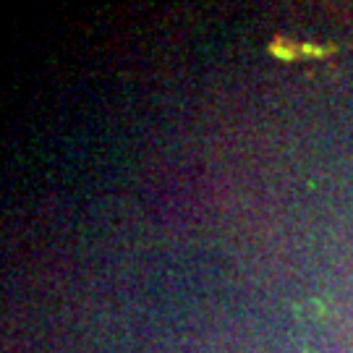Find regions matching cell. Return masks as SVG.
<instances>
[{
	"instance_id": "1",
	"label": "cell",
	"mask_w": 353,
	"mask_h": 353,
	"mask_svg": "<svg viewBox=\"0 0 353 353\" xmlns=\"http://www.w3.org/2000/svg\"><path fill=\"white\" fill-rule=\"evenodd\" d=\"M270 52L275 58H283V61H296V58H301V42H293L288 37H275L270 42Z\"/></svg>"
}]
</instances>
